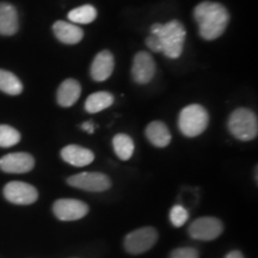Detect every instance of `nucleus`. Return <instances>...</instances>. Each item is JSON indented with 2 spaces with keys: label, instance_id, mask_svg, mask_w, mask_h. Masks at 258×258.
<instances>
[{
  "label": "nucleus",
  "instance_id": "1",
  "mask_svg": "<svg viewBox=\"0 0 258 258\" xmlns=\"http://www.w3.org/2000/svg\"><path fill=\"white\" fill-rule=\"evenodd\" d=\"M194 18L199 24L203 40H217L224 34L230 22V15L224 5L213 2H202L194 9Z\"/></svg>",
  "mask_w": 258,
  "mask_h": 258
},
{
  "label": "nucleus",
  "instance_id": "2",
  "mask_svg": "<svg viewBox=\"0 0 258 258\" xmlns=\"http://www.w3.org/2000/svg\"><path fill=\"white\" fill-rule=\"evenodd\" d=\"M151 35L157 37L160 53L170 59H178L180 56L186 36L185 29L180 22L173 19L166 24H153Z\"/></svg>",
  "mask_w": 258,
  "mask_h": 258
},
{
  "label": "nucleus",
  "instance_id": "3",
  "mask_svg": "<svg viewBox=\"0 0 258 258\" xmlns=\"http://www.w3.org/2000/svg\"><path fill=\"white\" fill-rule=\"evenodd\" d=\"M208 112L200 104H190L180 111L178 127L183 135L189 138L199 137L208 127Z\"/></svg>",
  "mask_w": 258,
  "mask_h": 258
},
{
  "label": "nucleus",
  "instance_id": "4",
  "mask_svg": "<svg viewBox=\"0 0 258 258\" xmlns=\"http://www.w3.org/2000/svg\"><path fill=\"white\" fill-rule=\"evenodd\" d=\"M228 131L234 138L241 141H250L257 138V116L249 109L239 108L232 112L228 118Z\"/></svg>",
  "mask_w": 258,
  "mask_h": 258
},
{
  "label": "nucleus",
  "instance_id": "5",
  "mask_svg": "<svg viewBox=\"0 0 258 258\" xmlns=\"http://www.w3.org/2000/svg\"><path fill=\"white\" fill-rule=\"evenodd\" d=\"M157 240L158 233L153 227L138 228L125 237L124 247L129 253L140 254L152 249Z\"/></svg>",
  "mask_w": 258,
  "mask_h": 258
},
{
  "label": "nucleus",
  "instance_id": "6",
  "mask_svg": "<svg viewBox=\"0 0 258 258\" xmlns=\"http://www.w3.org/2000/svg\"><path fill=\"white\" fill-rule=\"evenodd\" d=\"M67 183L71 186L77 189L85 190V191L101 192L105 191L111 186L109 177L101 172H82L74 175L67 179Z\"/></svg>",
  "mask_w": 258,
  "mask_h": 258
},
{
  "label": "nucleus",
  "instance_id": "7",
  "mask_svg": "<svg viewBox=\"0 0 258 258\" xmlns=\"http://www.w3.org/2000/svg\"><path fill=\"white\" fill-rule=\"evenodd\" d=\"M224 231V225L217 218L203 217L196 219L189 226V234L194 239L213 240L218 238Z\"/></svg>",
  "mask_w": 258,
  "mask_h": 258
},
{
  "label": "nucleus",
  "instance_id": "8",
  "mask_svg": "<svg viewBox=\"0 0 258 258\" xmlns=\"http://www.w3.org/2000/svg\"><path fill=\"white\" fill-rule=\"evenodd\" d=\"M53 212L61 221H74L88 214L89 206L79 200L60 199L54 203Z\"/></svg>",
  "mask_w": 258,
  "mask_h": 258
},
{
  "label": "nucleus",
  "instance_id": "9",
  "mask_svg": "<svg viewBox=\"0 0 258 258\" xmlns=\"http://www.w3.org/2000/svg\"><path fill=\"white\" fill-rule=\"evenodd\" d=\"M4 196L9 202L15 205H31L37 200L38 192L35 186L28 183L14 180L5 185Z\"/></svg>",
  "mask_w": 258,
  "mask_h": 258
},
{
  "label": "nucleus",
  "instance_id": "10",
  "mask_svg": "<svg viewBox=\"0 0 258 258\" xmlns=\"http://www.w3.org/2000/svg\"><path fill=\"white\" fill-rule=\"evenodd\" d=\"M156 62L151 54L147 51H139L134 56L133 66H132V77L138 84L150 83L156 74Z\"/></svg>",
  "mask_w": 258,
  "mask_h": 258
},
{
  "label": "nucleus",
  "instance_id": "11",
  "mask_svg": "<svg viewBox=\"0 0 258 258\" xmlns=\"http://www.w3.org/2000/svg\"><path fill=\"white\" fill-rule=\"evenodd\" d=\"M34 158L25 152L10 153L0 159V169L8 173H25L34 169Z\"/></svg>",
  "mask_w": 258,
  "mask_h": 258
},
{
  "label": "nucleus",
  "instance_id": "12",
  "mask_svg": "<svg viewBox=\"0 0 258 258\" xmlns=\"http://www.w3.org/2000/svg\"><path fill=\"white\" fill-rule=\"evenodd\" d=\"M114 66V56H112L110 51L103 50L101 53H98L93 59L91 70H90L92 79L95 82H104L112 74Z\"/></svg>",
  "mask_w": 258,
  "mask_h": 258
},
{
  "label": "nucleus",
  "instance_id": "13",
  "mask_svg": "<svg viewBox=\"0 0 258 258\" xmlns=\"http://www.w3.org/2000/svg\"><path fill=\"white\" fill-rule=\"evenodd\" d=\"M61 158L71 165L83 167L91 164L95 159V156L88 148L78 146V145H69L61 150Z\"/></svg>",
  "mask_w": 258,
  "mask_h": 258
},
{
  "label": "nucleus",
  "instance_id": "14",
  "mask_svg": "<svg viewBox=\"0 0 258 258\" xmlns=\"http://www.w3.org/2000/svg\"><path fill=\"white\" fill-rule=\"evenodd\" d=\"M18 14L15 6L9 3H0V35L11 36L18 31Z\"/></svg>",
  "mask_w": 258,
  "mask_h": 258
},
{
  "label": "nucleus",
  "instance_id": "15",
  "mask_svg": "<svg viewBox=\"0 0 258 258\" xmlns=\"http://www.w3.org/2000/svg\"><path fill=\"white\" fill-rule=\"evenodd\" d=\"M53 31L60 42L64 44H77L83 40L84 32L82 28L73 23L57 21L53 25Z\"/></svg>",
  "mask_w": 258,
  "mask_h": 258
},
{
  "label": "nucleus",
  "instance_id": "16",
  "mask_svg": "<svg viewBox=\"0 0 258 258\" xmlns=\"http://www.w3.org/2000/svg\"><path fill=\"white\" fill-rule=\"evenodd\" d=\"M80 95H82L80 84L74 79H66L60 84L59 89H57V103L60 106L69 108L78 101Z\"/></svg>",
  "mask_w": 258,
  "mask_h": 258
},
{
  "label": "nucleus",
  "instance_id": "17",
  "mask_svg": "<svg viewBox=\"0 0 258 258\" xmlns=\"http://www.w3.org/2000/svg\"><path fill=\"white\" fill-rule=\"evenodd\" d=\"M146 137L150 143L157 147H166L171 141L169 128L160 121H153L147 125Z\"/></svg>",
  "mask_w": 258,
  "mask_h": 258
},
{
  "label": "nucleus",
  "instance_id": "18",
  "mask_svg": "<svg viewBox=\"0 0 258 258\" xmlns=\"http://www.w3.org/2000/svg\"><path fill=\"white\" fill-rule=\"evenodd\" d=\"M114 103V96L105 91L95 92L88 97L85 102V110L90 114H96L109 108Z\"/></svg>",
  "mask_w": 258,
  "mask_h": 258
},
{
  "label": "nucleus",
  "instance_id": "19",
  "mask_svg": "<svg viewBox=\"0 0 258 258\" xmlns=\"http://www.w3.org/2000/svg\"><path fill=\"white\" fill-rule=\"evenodd\" d=\"M112 146L116 156L121 160L131 159L134 153V141L127 134H117L112 139Z\"/></svg>",
  "mask_w": 258,
  "mask_h": 258
},
{
  "label": "nucleus",
  "instance_id": "20",
  "mask_svg": "<svg viewBox=\"0 0 258 258\" xmlns=\"http://www.w3.org/2000/svg\"><path fill=\"white\" fill-rule=\"evenodd\" d=\"M0 91L11 96H17L23 91V85L14 73L0 70Z\"/></svg>",
  "mask_w": 258,
  "mask_h": 258
},
{
  "label": "nucleus",
  "instance_id": "21",
  "mask_svg": "<svg viewBox=\"0 0 258 258\" xmlns=\"http://www.w3.org/2000/svg\"><path fill=\"white\" fill-rule=\"evenodd\" d=\"M97 17V10L92 5H83L73 9L69 14V19L73 24H90Z\"/></svg>",
  "mask_w": 258,
  "mask_h": 258
},
{
  "label": "nucleus",
  "instance_id": "22",
  "mask_svg": "<svg viewBox=\"0 0 258 258\" xmlns=\"http://www.w3.org/2000/svg\"><path fill=\"white\" fill-rule=\"evenodd\" d=\"M21 140V134L17 129L8 124H0V147H11Z\"/></svg>",
  "mask_w": 258,
  "mask_h": 258
},
{
  "label": "nucleus",
  "instance_id": "23",
  "mask_svg": "<svg viewBox=\"0 0 258 258\" xmlns=\"http://www.w3.org/2000/svg\"><path fill=\"white\" fill-rule=\"evenodd\" d=\"M189 218V213L180 205H176L170 212V220L176 227H182Z\"/></svg>",
  "mask_w": 258,
  "mask_h": 258
},
{
  "label": "nucleus",
  "instance_id": "24",
  "mask_svg": "<svg viewBox=\"0 0 258 258\" xmlns=\"http://www.w3.org/2000/svg\"><path fill=\"white\" fill-rule=\"evenodd\" d=\"M170 258H199V252L192 247H179L171 252Z\"/></svg>",
  "mask_w": 258,
  "mask_h": 258
},
{
  "label": "nucleus",
  "instance_id": "25",
  "mask_svg": "<svg viewBox=\"0 0 258 258\" xmlns=\"http://www.w3.org/2000/svg\"><path fill=\"white\" fill-rule=\"evenodd\" d=\"M146 44L147 47L150 48L152 51H156V53H160V48H159V43H158L157 37L154 35H150L146 38Z\"/></svg>",
  "mask_w": 258,
  "mask_h": 258
},
{
  "label": "nucleus",
  "instance_id": "26",
  "mask_svg": "<svg viewBox=\"0 0 258 258\" xmlns=\"http://www.w3.org/2000/svg\"><path fill=\"white\" fill-rule=\"evenodd\" d=\"M82 129H83V131H85L86 133L92 134L93 132H95V124H93L91 121L84 122V123L82 124Z\"/></svg>",
  "mask_w": 258,
  "mask_h": 258
},
{
  "label": "nucleus",
  "instance_id": "27",
  "mask_svg": "<svg viewBox=\"0 0 258 258\" xmlns=\"http://www.w3.org/2000/svg\"><path fill=\"white\" fill-rule=\"evenodd\" d=\"M225 258H244V256L240 251H232Z\"/></svg>",
  "mask_w": 258,
  "mask_h": 258
}]
</instances>
